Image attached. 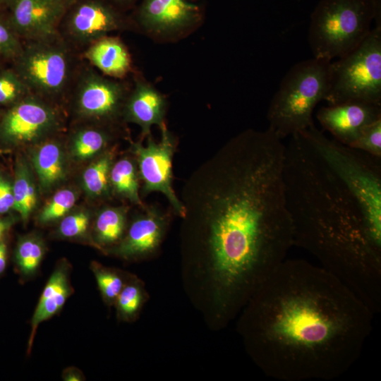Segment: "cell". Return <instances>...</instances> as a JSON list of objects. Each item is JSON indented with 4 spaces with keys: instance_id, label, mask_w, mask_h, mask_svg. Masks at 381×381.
I'll return each instance as SVG.
<instances>
[{
    "instance_id": "obj_25",
    "label": "cell",
    "mask_w": 381,
    "mask_h": 381,
    "mask_svg": "<svg viewBox=\"0 0 381 381\" xmlns=\"http://www.w3.org/2000/svg\"><path fill=\"white\" fill-rule=\"evenodd\" d=\"M31 91L11 66L0 68V104L11 107Z\"/></svg>"
},
{
    "instance_id": "obj_11",
    "label": "cell",
    "mask_w": 381,
    "mask_h": 381,
    "mask_svg": "<svg viewBox=\"0 0 381 381\" xmlns=\"http://www.w3.org/2000/svg\"><path fill=\"white\" fill-rule=\"evenodd\" d=\"M55 111L32 93L9 107L0 119V138L11 143H30L53 130Z\"/></svg>"
},
{
    "instance_id": "obj_27",
    "label": "cell",
    "mask_w": 381,
    "mask_h": 381,
    "mask_svg": "<svg viewBox=\"0 0 381 381\" xmlns=\"http://www.w3.org/2000/svg\"><path fill=\"white\" fill-rule=\"evenodd\" d=\"M44 253L42 243L37 238L28 237L21 241L16 253L20 272L26 276L33 274L39 267Z\"/></svg>"
},
{
    "instance_id": "obj_15",
    "label": "cell",
    "mask_w": 381,
    "mask_h": 381,
    "mask_svg": "<svg viewBox=\"0 0 381 381\" xmlns=\"http://www.w3.org/2000/svg\"><path fill=\"white\" fill-rule=\"evenodd\" d=\"M320 125L339 143L350 147L368 124L381 119V104L351 101L321 107Z\"/></svg>"
},
{
    "instance_id": "obj_10",
    "label": "cell",
    "mask_w": 381,
    "mask_h": 381,
    "mask_svg": "<svg viewBox=\"0 0 381 381\" xmlns=\"http://www.w3.org/2000/svg\"><path fill=\"white\" fill-rule=\"evenodd\" d=\"M161 139L156 143L152 134L147 137V145L142 140L132 144L140 179L143 181L142 194L152 192L163 193L174 212L182 217L184 208L172 187V159L176 151V140L167 126L159 128Z\"/></svg>"
},
{
    "instance_id": "obj_21",
    "label": "cell",
    "mask_w": 381,
    "mask_h": 381,
    "mask_svg": "<svg viewBox=\"0 0 381 381\" xmlns=\"http://www.w3.org/2000/svg\"><path fill=\"white\" fill-rule=\"evenodd\" d=\"M33 164L41 186L45 188L54 186L64 178L63 155L56 143L41 145L33 156Z\"/></svg>"
},
{
    "instance_id": "obj_7",
    "label": "cell",
    "mask_w": 381,
    "mask_h": 381,
    "mask_svg": "<svg viewBox=\"0 0 381 381\" xmlns=\"http://www.w3.org/2000/svg\"><path fill=\"white\" fill-rule=\"evenodd\" d=\"M328 105L358 101L381 104V27L356 49L330 63Z\"/></svg>"
},
{
    "instance_id": "obj_9",
    "label": "cell",
    "mask_w": 381,
    "mask_h": 381,
    "mask_svg": "<svg viewBox=\"0 0 381 381\" xmlns=\"http://www.w3.org/2000/svg\"><path fill=\"white\" fill-rule=\"evenodd\" d=\"M205 12V0H139L133 21L152 40L174 42L198 29Z\"/></svg>"
},
{
    "instance_id": "obj_29",
    "label": "cell",
    "mask_w": 381,
    "mask_h": 381,
    "mask_svg": "<svg viewBox=\"0 0 381 381\" xmlns=\"http://www.w3.org/2000/svg\"><path fill=\"white\" fill-rule=\"evenodd\" d=\"M92 267L103 298L109 304L115 303L125 285L123 278L116 271L103 267L95 262Z\"/></svg>"
},
{
    "instance_id": "obj_36",
    "label": "cell",
    "mask_w": 381,
    "mask_h": 381,
    "mask_svg": "<svg viewBox=\"0 0 381 381\" xmlns=\"http://www.w3.org/2000/svg\"><path fill=\"white\" fill-rule=\"evenodd\" d=\"M63 377L67 381H79L82 380L83 375L78 369L70 368L64 371Z\"/></svg>"
},
{
    "instance_id": "obj_23",
    "label": "cell",
    "mask_w": 381,
    "mask_h": 381,
    "mask_svg": "<svg viewBox=\"0 0 381 381\" xmlns=\"http://www.w3.org/2000/svg\"><path fill=\"white\" fill-rule=\"evenodd\" d=\"M112 152H107L90 165L84 171L83 183L90 194L95 196L109 192V172L113 164Z\"/></svg>"
},
{
    "instance_id": "obj_41",
    "label": "cell",
    "mask_w": 381,
    "mask_h": 381,
    "mask_svg": "<svg viewBox=\"0 0 381 381\" xmlns=\"http://www.w3.org/2000/svg\"><path fill=\"white\" fill-rule=\"evenodd\" d=\"M1 153H2V150H0V155H1Z\"/></svg>"
},
{
    "instance_id": "obj_26",
    "label": "cell",
    "mask_w": 381,
    "mask_h": 381,
    "mask_svg": "<svg viewBox=\"0 0 381 381\" xmlns=\"http://www.w3.org/2000/svg\"><path fill=\"white\" fill-rule=\"evenodd\" d=\"M23 46L11 25L6 11H0V68L6 64L11 65L18 56Z\"/></svg>"
},
{
    "instance_id": "obj_22",
    "label": "cell",
    "mask_w": 381,
    "mask_h": 381,
    "mask_svg": "<svg viewBox=\"0 0 381 381\" xmlns=\"http://www.w3.org/2000/svg\"><path fill=\"white\" fill-rule=\"evenodd\" d=\"M126 224V210L123 207H109L98 214L95 230L97 240L102 246H109L121 241Z\"/></svg>"
},
{
    "instance_id": "obj_35",
    "label": "cell",
    "mask_w": 381,
    "mask_h": 381,
    "mask_svg": "<svg viewBox=\"0 0 381 381\" xmlns=\"http://www.w3.org/2000/svg\"><path fill=\"white\" fill-rule=\"evenodd\" d=\"M121 11L134 6L139 0H106Z\"/></svg>"
},
{
    "instance_id": "obj_24",
    "label": "cell",
    "mask_w": 381,
    "mask_h": 381,
    "mask_svg": "<svg viewBox=\"0 0 381 381\" xmlns=\"http://www.w3.org/2000/svg\"><path fill=\"white\" fill-rule=\"evenodd\" d=\"M14 206L24 220H26L36 204L35 186L26 167H18L13 187Z\"/></svg>"
},
{
    "instance_id": "obj_40",
    "label": "cell",
    "mask_w": 381,
    "mask_h": 381,
    "mask_svg": "<svg viewBox=\"0 0 381 381\" xmlns=\"http://www.w3.org/2000/svg\"><path fill=\"white\" fill-rule=\"evenodd\" d=\"M62 2H64L65 4H66L68 7H70L71 5H73L74 3L78 1V0H60Z\"/></svg>"
},
{
    "instance_id": "obj_37",
    "label": "cell",
    "mask_w": 381,
    "mask_h": 381,
    "mask_svg": "<svg viewBox=\"0 0 381 381\" xmlns=\"http://www.w3.org/2000/svg\"><path fill=\"white\" fill-rule=\"evenodd\" d=\"M7 247L4 242L0 241V274L2 273L6 265Z\"/></svg>"
},
{
    "instance_id": "obj_3",
    "label": "cell",
    "mask_w": 381,
    "mask_h": 381,
    "mask_svg": "<svg viewBox=\"0 0 381 381\" xmlns=\"http://www.w3.org/2000/svg\"><path fill=\"white\" fill-rule=\"evenodd\" d=\"M283 179L294 246L313 255L374 313L381 309V246L339 177L301 133L285 145Z\"/></svg>"
},
{
    "instance_id": "obj_28",
    "label": "cell",
    "mask_w": 381,
    "mask_h": 381,
    "mask_svg": "<svg viewBox=\"0 0 381 381\" xmlns=\"http://www.w3.org/2000/svg\"><path fill=\"white\" fill-rule=\"evenodd\" d=\"M107 134L95 128L79 131L74 138L73 149L80 159H87L102 150L107 145Z\"/></svg>"
},
{
    "instance_id": "obj_19",
    "label": "cell",
    "mask_w": 381,
    "mask_h": 381,
    "mask_svg": "<svg viewBox=\"0 0 381 381\" xmlns=\"http://www.w3.org/2000/svg\"><path fill=\"white\" fill-rule=\"evenodd\" d=\"M71 294L68 267L66 265L58 266L49 278L33 313L28 352L40 324L59 313Z\"/></svg>"
},
{
    "instance_id": "obj_20",
    "label": "cell",
    "mask_w": 381,
    "mask_h": 381,
    "mask_svg": "<svg viewBox=\"0 0 381 381\" xmlns=\"http://www.w3.org/2000/svg\"><path fill=\"white\" fill-rule=\"evenodd\" d=\"M139 180L135 160L126 157L112 164L109 172V184L114 191L133 204L143 206L139 194Z\"/></svg>"
},
{
    "instance_id": "obj_33",
    "label": "cell",
    "mask_w": 381,
    "mask_h": 381,
    "mask_svg": "<svg viewBox=\"0 0 381 381\" xmlns=\"http://www.w3.org/2000/svg\"><path fill=\"white\" fill-rule=\"evenodd\" d=\"M87 214L80 212L64 218L59 226L60 234L66 238H74L84 234L89 226Z\"/></svg>"
},
{
    "instance_id": "obj_12",
    "label": "cell",
    "mask_w": 381,
    "mask_h": 381,
    "mask_svg": "<svg viewBox=\"0 0 381 381\" xmlns=\"http://www.w3.org/2000/svg\"><path fill=\"white\" fill-rule=\"evenodd\" d=\"M69 7L60 0H13L6 10L11 25L25 41L56 40Z\"/></svg>"
},
{
    "instance_id": "obj_30",
    "label": "cell",
    "mask_w": 381,
    "mask_h": 381,
    "mask_svg": "<svg viewBox=\"0 0 381 381\" xmlns=\"http://www.w3.org/2000/svg\"><path fill=\"white\" fill-rule=\"evenodd\" d=\"M143 300V291L138 282L133 281L125 284L115 302L119 315L126 320L133 318L138 313Z\"/></svg>"
},
{
    "instance_id": "obj_5",
    "label": "cell",
    "mask_w": 381,
    "mask_h": 381,
    "mask_svg": "<svg viewBox=\"0 0 381 381\" xmlns=\"http://www.w3.org/2000/svg\"><path fill=\"white\" fill-rule=\"evenodd\" d=\"M381 27V0H320L310 16L308 41L314 58L331 61Z\"/></svg>"
},
{
    "instance_id": "obj_14",
    "label": "cell",
    "mask_w": 381,
    "mask_h": 381,
    "mask_svg": "<svg viewBox=\"0 0 381 381\" xmlns=\"http://www.w3.org/2000/svg\"><path fill=\"white\" fill-rule=\"evenodd\" d=\"M67 17V30L81 43L95 41L123 28L128 20L123 11L106 0H78Z\"/></svg>"
},
{
    "instance_id": "obj_17",
    "label": "cell",
    "mask_w": 381,
    "mask_h": 381,
    "mask_svg": "<svg viewBox=\"0 0 381 381\" xmlns=\"http://www.w3.org/2000/svg\"><path fill=\"white\" fill-rule=\"evenodd\" d=\"M167 107L165 97L151 83L138 76L123 110L127 121L141 127L142 138H145L152 134V126L157 125L159 128L166 126Z\"/></svg>"
},
{
    "instance_id": "obj_1",
    "label": "cell",
    "mask_w": 381,
    "mask_h": 381,
    "mask_svg": "<svg viewBox=\"0 0 381 381\" xmlns=\"http://www.w3.org/2000/svg\"><path fill=\"white\" fill-rule=\"evenodd\" d=\"M285 145L274 132L246 130L185 183L183 224L212 284L228 294L253 288L294 246L283 179Z\"/></svg>"
},
{
    "instance_id": "obj_38",
    "label": "cell",
    "mask_w": 381,
    "mask_h": 381,
    "mask_svg": "<svg viewBox=\"0 0 381 381\" xmlns=\"http://www.w3.org/2000/svg\"><path fill=\"white\" fill-rule=\"evenodd\" d=\"M11 223L7 220L0 219V241L4 234L11 226Z\"/></svg>"
},
{
    "instance_id": "obj_18",
    "label": "cell",
    "mask_w": 381,
    "mask_h": 381,
    "mask_svg": "<svg viewBox=\"0 0 381 381\" xmlns=\"http://www.w3.org/2000/svg\"><path fill=\"white\" fill-rule=\"evenodd\" d=\"M84 56L104 75L115 79L126 77L132 69L129 51L116 37L107 35L91 42Z\"/></svg>"
},
{
    "instance_id": "obj_31",
    "label": "cell",
    "mask_w": 381,
    "mask_h": 381,
    "mask_svg": "<svg viewBox=\"0 0 381 381\" xmlns=\"http://www.w3.org/2000/svg\"><path fill=\"white\" fill-rule=\"evenodd\" d=\"M381 159V119L366 126L349 147Z\"/></svg>"
},
{
    "instance_id": "obj_8",
    "label": "cell",
    "mask_w": 381,
    "mask_h": 381,
    "mask_svg": "<svg viewBox=\"0 0 381 381\" xmlns=\"http://www.w3.org/2000/svg\"><path fill=\"white\" fill-rule=\"evenodd\" d=\"M70 65L66 49L54 40L26 41L11 66L31 92L49 96L61 93L66 87Z\"/></svg>"
},
{
    "instance_id": "obj_39",
    "label": "cell",
    "mask_w": 381,
    "mask_h": 381,
    "mask_svg": "<svg viewBox=\"0 0 381 381\" xmlns=\"http://www.w3.org/2000/svg\"><path fill=\"white\" fill-rule=\"evenodd\" d=\"M13 0H0V11H6Z\"/></svg>"
},
{
    "instance_id": "obj_4",
    "label": "cell",
    "mask_w": 381,
    "mask_h": 381,
    "mask_svg": "<svg viewBox=\"0 0 381 381\" xmlns=\"http://www.w3.org/2000/svg\"><path fill=\"white\" fill-rule=\"evenodd\" d=\"M298 132L344 183L359 206L372 240L381 246L380 159L329 139L314 123Z\"/></svg>"
},
{
    "instance_id": "obj_32",
    "label": "cell",
    "mask_w": 381,
    "mask_h": 381,
    "mask_svg": "<svg viewBox=\"0 0 381 381\" xmlns=\"http://www.w3.org/2000/svg\"><path fill=\"white\" fill-rule=\"evenodd\" d=\"M75 202V195L71 190L58 191L41 212L40 221L46 223L61 218L73 207Z\"/></svg>"
},
{
    "instance_id": "obj_16",
    "label": "cell",
    "mask_w": 381,
    "mask_h": 381,
    "mask_svg": "<svg viewBox=\"0 0 381 381\" xmlns=\"http://www.w3.org/2000/svg\"><path fill=\"white\" fill-rule=\"evenodd\" d=\"M143 212L129 225L116 249L121 257H144L159 247L169 222V214L155 205L142 207Z\"/></svg>"
},
{
    "instance_id": "obj_2",
    "label": "cell",
    "mask_w": 381,
    "mask_h": 381,
    "mask_svg": "<svg viewBox=\"0 0 381 381\" xmlns=\"http://www.w3.org/2000/svg\"><path fill=\"white\" fill-rule=\"evenodd\" d=\"M253 355L270 377L329 380L360 356L373 312L343 282L303 260L285 259L246 303Z\"/></svg>"
},
{
    "instance_id": "obj_6",
    "label": "cell",
    "mask_w": 381,
    "mask_h": 381,
    "mask_svg": "<svg viewBox=\"0 0 381 381\" xmlns=\"http://www.w3.org/2000/svg\"><path fill=\"white\" fill-rule=\"evenodd\" d=\"M330 63L313 57L296 64L284 76L267 114L268 128L280 139L313 123L315 107L328 91Z\"/></svg>"
},
{
    "instance_id": "obj_34",
    "label": "cell",
    "mask_w": 381,
    "mask_h": 381,
    "mask_svg": "<svg viewBox=\"0 0 381 381\" xmlns=\"http://www.w3.org/2000/svg\"><path fill=\"white\" fill-rule=\"evenodd\" d=\"M13 206V188L7 180L0 176V214L9 211Z\"/></svg>"
},
{
    "instance_id": "obj_13",
    "label": "cell",
    "mask_w": 381,
    "mask_h": 381,
    "mask_svg": "<svg viewBox=\"0 0 381 381\" xmlns=\"http://www.w3.org/2000/svg\"><path fill=\"white\" fill-rule=\"evenodd\" d=\"M129 88L123 83L89 71L77 86L76 106L84 116L111 120L123 109Z\"/></svg>"
}]
</instances>
